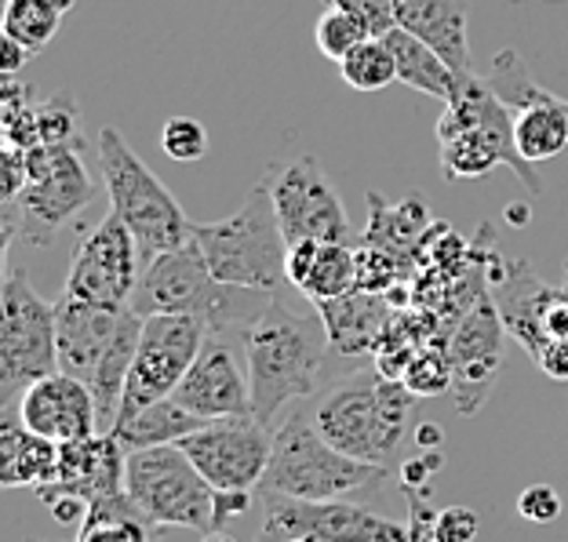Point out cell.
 I'll return each instance as SVG.
<instances>
[{"instance_id":"9c48e42d","label":"cell","mask_w":568,"mask_h":542,"mask_svg":"<svg viewBox=\"0 0 568 542\" xmlns=\"http://www.w3.org/2000/svg\"><path fill=\"white\" fill-rule=\"evenodd\" d=\"M179 448L215 492H255L270 467L274 430H266L255 416L212 419L201 430L186 433Z\"/></svg>"},{"instance_id":"5b68a950","label":"cell","mask_w":568,"mask_h":542,"mask_svg":"<svg viewBox=\"0 0 568 542\" xmlns=\"http://www.w3.org/2000/svg\"><path fill=\"white\" fill-rule=\"evenodd\" d=\"M193 241L215 280L255 292H281L288 284V274H284L288 241L281 234L266 178L234 215L219 223H193Z\"/></svg>"},{"instance_id":"484cf974","label":"cell","mask_w":568,"mask_h":542,"mask_svg":"<svg viewBox=\"0 0 568 542\" xmlns=\"http://www.w3.org/2000/svg\"><path fill=\"white\" fill-rule=\"evenodd\" d=\"M357 266H361V259L354 255L351 244H321L317 259L310 266L306 280L300 284V292L317 306L328 299H339V295H351L361 280Z\"/></svg>"},{"instance_id":"8992f818","label":"cell","mask_w":568,"mask_h":542,"mask_svg":"<svg viewBox=\"0 0 568 542\" xmlns=\"http://www.w3.org/2000/svg\"><path fill=\"white\" fill-rule=\"evenodd\" d=\"M124 492L153 528L215 532V488L179 444L128 451Z\"/></svg>"},{"instance_id":"6da1fadb","label":"cell","mask_w":568,"mask_h":542,"mask_svg":"<svg viewBox=\"0 0 568 542\" xmlns=\"http://www.w3.org/2000/svg\"><path fill=\"white\" fill-rule=\"evenodd\" d=\"M328 346V325L317 303H310L292 284L270 295L260 320L244 335V357H248L252 376V416L266 430H274L288 405L317 393L321 360H325Z\"/></svg>"},{"instance_id":"f546056e","label":"cell","mask_w":568,"mask_h":542,"mask_svg":"<svg viewBox=\"0 0 568 542\" xmlns=\"http://www.w3.org/2000/svg\"><path fill=\"white\" fill-rule=\"evenodd\" d=\"M37 124H41V142L48 146H81V113H77L73 95H55L37 102Z\"/></svg>"},{"instance_id":"44dd1931","label":"cell","mask_w":568,"mask_h":542,"mask_svg":"<svg viewBox=\"0 0 568 542\" xmlns=\"http://www.w3.org/2000/svg\"><path fill=\"white\" fill-rule=\"evenodd\" d=\"M321 317L328 325V339L339 354H368L383 335V303L372 292H351L321 303Z\"/></svg>"},{"instance_id":"836d02e7","label":"cell","mask_w":568,"mask_h":542,"mask_svg":"<svg viewBox=\"0 0 568 542\" xmlns=\"http://www.w3.org/2000/svg\"><path fill=\"white\" fill-rule=\"evenodd\" d=\"M328 8H346L357 19L368 22V30L376 37H386L397 25V0H325Z\"/></svg>"},{"instance_id":"5bb4252c","label":"cell","mask_w":568,"mask_h":542,"mask_svg":"<svg viewBox=\"0 0 568 542\" xmlns=\"http://www.w3.org/2000/svg\"><path fill=\"white\" fill-rule=\"evenodd\" d=\"M26 190L16 197L22 218L48 229L67 226L92 201V175L81 161V146H48L26 153Z\"/></svg>"},{"instance_id":"74e56055","label":"cell","mask_w":568,"mask_h":542,"mask_svg":"<svg viewBox=\"0 0 568 542\" xmlns=\"http://www.w3.org/2000/svg\"><path fill=\"white\" fill-rule=\"evenodd\" d=\"M536 365L544 368L550 379L568 382V339H550L544 346V354L536 357Z\"/></svg>"},{"instance_id":"4316f807","label":"cell","mask_w":568,"mask_h":542,"mask_svg":"<svg viewBox=\"0 0 568 542\" xmlns=\"http://www.w3.org/2000/svg\"><path fill=\"white\" fill-rule=\"evenodd\" d=\"M343 81L354 88V92H383L397 81V59L386 37H368L361 41L351 55L339 62Z\"/></svg>"},{"instance_id":"52a82bcc","label":"cell","mask_w":568,"mask_h":542,"mask_svg":"<svg viewBox=\"0 0 568 542\" xmlns=\"http://www.w3.org/2000/svg\"><path fill=\"white\" fill-rule=\"evenodd\" d=\"M59 371L55 303L30 284V274L11 269L0 295V397L16 401L26 386Z\"/></svg>"},{"instance_id":"e575fe53","label":"cell","mask_w":568,"mask_h":542,"mask_svg":"<svg viewBox=\"0 0 568 542\" xmlns=\"http://www.w3.org/2000/svg\"><path fill=\"white\" fill-rule=\"evenodd\" d=\"M518 513L532 524H554L561 518V495L550 484H532L518 495Z\"/></svg>"},{"instance_id":"277c9868","label":"cell","mask_w":568,"mask_h":542,"mask_svg":"<svg viewBox=\"0 0 568 542\" xmlns=\"http://www.w3.org/2000/svg\"><path fill=\"white\" fill-rule=\"evenodd\" d=\"M95 153L102 183H106L110 193V212H118L121 223L132 229L142 259L150 263L193 241V223L186 218L183 204L139 161V153L128 146V139L118 127H99Z\"/></svg>"},{"instance_id":"1f68e13d","label":"cell","mask_w":568,"mask_h":542,"mask_svg":"<svg viewBox=\"0 0 568 542\" xmlns=\"http://www.w3.org/2000/svg\"><path fill=\"white\" fill-rule=\"evenodd\" d=\"M405 371H408L405 386L416 397H434L437 390H445L448 379H452V365L445 357H437V354H426L419 360H412Z\"/></svg>"},{"instance_id":"f35d334b","label":"cell","mask_w":568,"mask_h":542,"mask_svg":"<svg viewBox=\"0 0 568 542\" xmlns=\"http://www.w3.org/2000/svg\"><path fill=\"white\" fill-rule=\"evenodd\" d=\"M255 492H215V532L230 518H241L244 510H252Z\"/></svg>"},{"instance_id":"7a4b0ae2","label":"cell","mask_w":568,"mask_h":542,"mask_svg":"<svg viewBox=\"0 0 568 542\" xmlns=\"http://www.w3.org/2000/svg\"><path fill=\"white\" fill-rule=\"evenodd\" d=\"M412 405H416V393L405 382L365 368L351 379L335 382L321 397L314 426L343 456L386 467L408 433Z\"/></svg>"},{"instance_id":"7402d4cb","label":"cell","mask_w":568,"mask_h":542,"mask_svg":"<svg viewBox=\"0 0 568 542\" xmlns=\"http://www.w3.org/2000/svg\"><path fill=\"white\" fill-rule=\"evenodd\" d=\"M201 426H204V419L186 411L175 397H164V401H153L146 408L132 411V416H121L113 422L110 433L118 437L124 451H139V448L179 444L186 433L201 430Z\"/></svg>"},{"instance_id":"ffe728a7","label":"cell","mask_w":568,"mask_h":542,"mask_svg":"<svg viewBox=\"0 0 568 542\" xmlns=\"http://www.w3.org/2000/svg\"><path fill=\"white\" fill-rule=\"evenodd\" d=\"M59 473V444L26 430L22 419L0 422V484L4 488H44Z\"/></svg>"},{"instance_id":"83f0119b","label":"cell","mask_w":568,"mask_h":542,"mask_svg":"<svg viewBox=\"0 0 568 542\" xmlns=\"http://www.w3.org/2000/svg\"><path fill=\"white\" fill-rule=\"evenodd\" d=\"M59 22L62 16L55 8H48L44 0H8L4 8V33L16 37L33 55L59 33Z\"/></svg>"},{"instance_id":"ee69618b","label":"cell","mask_w":568,"mask_h":542,"mask_svg":"<svg viewBox=\"0 0 568 542\" xmlns=\"http://www.w3.org/2000/svg\"><path fill=\"white\" fill-rule=\"evenodd\" d=\"M561 110H565V117H568V99H561Z\"/></svg>"},{"instance_id":"3957f363","label":"cell","mask_w":568,"mask_h":542,"mask_svg":"<svg viewBox=\"0 0 568 542\" xmlns=\"http://www.w3.org/2000/svg\"><path fill=\"white\" fill-rule=\"evenodd\" d=\"M386 481H390L386 467L343 456L321 437L314 419L292 416L274 426V451H270V467L260 488L263 495L332 502L368 495Z\"/></svg>"},{"instance_id":"7c38bea8","label":"cell","mask_w":568,"mask_h":542,"mask_svg":"<svg viewBox=\"0 0 568 542\" xmlns=\"http://www.w3.org/2000/svg\"><path fill=\"white\" fill-rule=\"evenodd\" d=\"M266 499V521L260 542H284V539H328V542H405L408 528L394 524L357 507L351 499L332 502H306L288 495H263Z\"/></svg>"},{"instance_id":"4fadbf2b","label":"cell","mask_w":568,"mask_h":542,"mask_svg":"<svg viewBox=\"0 0 568 542\" xmlns=\"http://www.w3.org/2000/svg\"><path fill=\"white\" fill-rule=\"evenodd\" d=\"M172 397L204 422L252 416V376L244 342L209 331L197 360L190 365Z\"/></svg>"},{"instance_id":"2e32d148","label":"cell","mask_w":568,"mask_h":542,"mask_svg":"<svg viewBox=\"0 0 568 542\" xmlns=\"http://www.w3.org/2000/svg\"><path fill=\"white\" fill-rule=\"evenodd\" d=\"M132 306H99L62 295L55 303V339H59V371L92 386L102 357L110 354L113 339Z\"/></svg>"},{"instance_id":"7bdbcfd3","label":"cell","mask_w":568,"mask_h":542,"mask_svg":"<svg viewBox=\"0 0 568 542\" xmlns=\"http://www.w3.org/2000/svg\"><path fill=\"white\" fill-rule=\"evenodd\" d=\"M284 542H328V539H314V535H303V539H284Z\"/></svg>"},{"instance_id":"d6a6232c","label":"cell","mask_w":568,"mask_h":542,"mask_svg":"<svg viewBox=\"0 0 568 542\" xmlns=\"http://www.w3.org/2000/svg\"><path fill=\"white\" fill-rule=\"evenodd\" d=\"M477 513L470 507H445L434 518V539L437 542H474L477 539Z\"/></svg>"},{"instance_id":"b9f144b4","label":"cell","mask_w":568,"mask_h":542,"mask_svg":"<svg viewBox=\"0 0 568 542\" xmlns=\"http://www.w3.org/2000/svg\"><path fill=\"white\" fill-rule=\"evenodd\" d=\"M44 4H48V8H55L59 16H67V11H70V8L77 4V0H44Z\"/></svg>"},{"instance_id":"8fae6325","label":"cell","mask_w":568,"mask_h":542,"mask_svg":"<svg viewBox=\"0 0 568 542\" xmlns=\"http://www.w3.org/2000/svg\"><path fill=\"white\" fill-rule=\"evenodd\" d=\"M142 266H146V259H142L132 229L121 223L118 212H110L92 234H84V241L77 244L62 295L99 306H132Z\"/></svg>"},{"instance_id":"30bf717a","label":"cell","mask_w":568,"mask_h":542,"mask_svg":"<svg viewBox=\"0 0 568 542\" xmlns=\"http://www.w3.org/2000/svg\"><path fill=\"white\" fill-rule=\"evenodd\" d=\"M281 234L288 244L321 241V244H351V218L328 175L314 157H295L281 164L266 178Z\"/></svg>"},{"instance_id":"e0dca14e","label":"cell","mask_w":568,"mask_h":542,"mask_svg":"<svg viewBox=\"0 0 568 542\" xmlns=\"http://www.w3.org/2000/svg\"><path fill=\"white\" fill-rule=\"evenodd\" d=\"M128 477V451L113 433H92L81 441L59 444V473L55 481L37 488L41 502L55 495H77L84 502H95L102 495L124 492Z\"/></svg>"},{"instance_id":"d6986e66","label":"cell","mask_w":568,"mask_h":542,"mask_svg":"<svg viewBox=\"0 0 568 542\" xmlns=\"http://www.w3.org/2000/svg\"><path fill=\"white\" fill-rule=\"evenodd\" d=\"M558 295L561 292H554L550 284L539 280L525 263H510V277L503 280L496 292L499 320L532 357L544 354V346L550 342L544 320H547L550 303L558 299Z\"/></svg>"},{"instance_id":"8d00e7d4","label":"cell","mask_w":568,"mask_h":542,"mask_svg":"<svg viewBox=\"0 0 568 542\" xmlns=\"http://www.w3.org/2000/svg\"><path fill=\"white\" fill-rule=\"evenodd\" d=\"M0 175H4V201H16L19 193L26 190V153L16 146H4V157H0Z\"/></svg>"},{"instance_id":"603a6c76","label":"cell","mask_w":568,"mask_h":542,"mask_svg":"<svg viewBox=\"0 0 568 542\" xmlns=\"http://www.w3.org/2000/svg\"><path fill=\"white\" fill-rule=\"evenodd\" d=\"M386 44H390L397 59V81L437 102H448L452 88H456V70H452L430 44H423L419 37H412L402 25H394V30L386 33Z\"/></svg>"},{"instance_id":"60d3db41","label":"cell","mask_w":568,"mask_h":542,"mask_svg":"<svg viewBox=\"0 0 568 542\" xmlns=\"http://www.w3.org/2000/svg\"><path fill=\"white\" fill-rule=\"evenodd\" d=\"M442 441H445L442 426H434V422H423L419 426V433H416V444L419 448H430V444H442Z\"/></svg>"},{"instance_id":"ab89813d","label":"cell","mask_w":568,"mask_h":542,"mask_svg":"<svg viewBox=\"0 0 568 542\" xmlns=\"http://www.w3.org/2000/svg\"><path fill=\"white\" fill-rule=\"evenodd\" d=\"M30 59H33V51L22 48L16 37H8V33L0 37V70L4 73H19Z\"/></svg>"},{"instance_id":"4dcf8cb0","label":"cell","mask_w":568,"mask_h":542,"mask_svg":"<svg viewBox=\"0 0 568 542\" xmlns=\"http://www.w3.org/2000/svg\"><path fill=\"white\" fill-rule=\"evenodd\" d=\"M161 150L172 161H201L209 153V132L193 117H172L161 127Z\"/></svg>"},{"instance_id":"d4e9b609","label":"cell","mask_w":568,"mask_h":542,"mask_svg":"<svg viewBox=\"0 0 568 542\" xmlns=\"http://www.w3.org/2000/svg\"><path fill=\"white\" fill-rule=\"evenodd\" d=\"M77 542H150V521L132 495L113 492L92 502Z\"/></svg>"},{"instance_id":"d590c367","label":"cell","mask_w":568,"mask_h":542,"mask_svg":"<svg viewBox=\"0 0 568 542\" xmlns=\"http://www.w3.org/2000/svg\"><path fill=\"white\" fill-rule=\"evenodd\" d=\"M317 248H321V241H295V244H288V259H284V274H288V284H292V288H300V284L306 280L310 266H314V259H317Z\"/></svg>"},{"instance_id":"9a60e30c","label":"cell","mask_w":568,"mask_h":542,"mask_svg":"<svg viewBox=\"0 0 568 542\" xmlns=\"http://www.w3.org/2000/svg\"><path fill=\"white\" fill-rule=\"evenodd\" d=\"M19 419L26 430L41 433L55 444L102 433L92 386L67 376V371H55V376L26 386L19 397Z\"/></svg>"},{"instance_id":"ac0fdd59","label":"cell","mask_w":568,"mask_h":542,"mask_svg":"<svg viewBox=\"0 0 568 542\" xmlns=\"http://www.w3.org/2000/svg\"><path fill=\"white\" fill-rule=\"evenodd\" d=\"M397 25L430 44L456 73H474L467 0H397Z\"/></svg>"},{"instance_id":"cb8c5ba5","label":"cell","mask_w":568,"mask_h":542,"mask_svg":"<svg viewBox=\"0 0 568 542\" xmlns=\"http://www.w3.org/2000/svg\"><path fill=\"white\" fill-rule=\"evenodd\" d=\"M499 314H493L488 306L474 309L467 328L459 331V339L452 342V379L463 382H481L488 390V382L496 376L499 365Z\"/></svg>"},{"instance_id":"f1b7e54d","label":"cell","mask_w":568,"mask_h":542,"mask_svg":"<svg viewBox=\"0 0 568 542\" xmlns=\"http://www.w3.org/2000/svg\"><path fill=\"white\" fill-rule=\"evenodd\" d=\"M368 37H376L368 30V22L357 19L354 11H346V8H325L317 25H314L317 51L325 59H335V62H343L361 41H368Z\"/></svg>"},{"instance_id":"ba28073f","label":"cell","mask_w":568,"mask_h":542,"mask_svg":"<svg viewBox=\"0 0 568 542\" xmlns=\"http://www.w3.org/2000/svg\"><path fill=\"white\" fill-rule=\"evenodd\" d=\"M209 320L197 314H153L142 317L139 350L128 371L124 397H121V416L146 408L153 401L175 393V386L183 382L190 365L197 360L204 339H209Z\"/></svg>"}]
</instances>
